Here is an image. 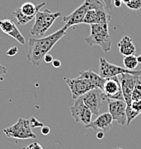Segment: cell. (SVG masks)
Here are the masks:
<instances>
[{
  "mask_svg": "<svg viewBox=\"0 0 141 149\" xmlns=\"http://www.w3.org/2000/svg\"><path fill=\"white\" fill-rule=\"evenodd\" d=\"M68 28L69 27L67 25H64L61 29L43 38H29L27 51V59L29 62L32 63L34 66L40 65L45 55L49 53L50 50L61 38L64 37Z\"/></svg>",
  "mask_w": 141,
  "mask_h": 149,
  "instance_id": "6da1fadb",
  "label": "cell"
},
{
  "mask_svg": "<svg viewBox=\"0 0 141 149\" xmlns=\"http://www.w3.org/2000/svg\"><path fill=\"white\" fill-rule=\"evenodd\" d=\"M109 24H91L90 29L91 33L88 37L85 38V42L89 46H100L104 52H108L111 50L112 38L108 30Z\"/></svg>",
  "mask_w": 141,
  "mask_h": 149,
  "instance_id": "7a4b0ae2",
  "label": "cell"
},
{
  "mask_svg": "<svg viewBox=\"0 0 141 149\" xmlns=\"http://www.w3.org/2000/svg\"><path fill=\"white\" fill-rule=\"evenodd\" d=\"M61 16L60 11L51 12L49 9H40L35 15V22L30 29L32 36H43L50 27L53 25L55 20Z\"/></svg>",
  "mask_w": 141,
  "mask_h": 149,
  "instance_id": "3957f363",
  "label": "cell"
},
{
  "mask_svg": "<svg viewBox=\"0 0 141 149\" xmlns=\"http://www.w3.org/2000/svg\"><path fill=\"white\" fill-rule=\"evenodd\" d=\"M4 134L13 139H36V134L33 133L29 124V119L19 118L16 123L3 129Z\"/></svg>",
  "mask_w": 141,
  "mask_h": 149,
  "instance_id": "277c9868",
  "label": "cell"
},
{
  "mask_svg": "<svg viewBox=\"0 0 141 149\" xmlns=\"http://www.w3.org/2000/svg\"><path fill=\"white\" fill-rule=\"evenodd\" d=\"M121 74H132L141 76V70H129L125 67L109 63L104 57L99 58V75L103 78H110Z\"/></svg>",
  "mask_w": 141,
  "mask_h": 149,
  "instance_id": "5b68a950",
  "label": "cell"
},
{
  "mask_svg": "<svg viewBox=\"0 0 141 149\" xmlns=\"http://www.w3.org/2000/svg\"><path fill=\"white\" fill-rule=\"evenodd\" d=\"M84 104L88 107L94 115L98 116L101 112L102 105L105 101L108 102L107 98L105 97L103 91L100 89H91L86 94L81 96Z\"/></svg>",
  "mask_w": 141,
  "mask_h": 149,
  "instance_id": "8992f818",
  "label": "cell"
},
{
  "mask_svg": "<svg viewBox=\"0 0 141 149\" xmlns=\"http://www.w3.org/2000/svg\"><path fill=\"white\" fill-rule=\"evenodd\" d=\"M64 80L68 87H69L70 91H71L72 98L75 100L77 98L83 96L84 94H86L91 89H94L93 85L87 79L83 78L81 76H78L77 78H67V77H64Z\"/></svg>",
  "mask_w": 141,
  "mask_h": 149,
  "instance_id": "52a82bcc",
  "label": "cell"
},
{
  "mask_svg": "<svg viewBox=\"0 0 141 149\" xmlns=\"http://www.w3.org/2000/svg\"><path fill=\"white\" fill-rule=\"evenodd\" d=\"M70 112H71V115L74 118V120L76 122L82 123L84 126H87L92 121L93 113L91 110L84 104L81 97L75 100V103L70 108Z\"/></svg>",
  "mask_w": 141,
  "mask_h": 149,
  "instance_id": "ba28073f",
  "label": "cell"
},
{
  "mask_svg": "<svg viewBox=\"0 0 141 149\" xmlns=\"http://www.w3.org/2000/svg\"><path fill=\"white\" fill-rule=\"evenodd\" d=\"M120 84H121L122 89V94H123L124 101L126 103L127 107H131V103H132V92L133 89L135 87L136 83L141 81L139 76L132 74H121L119 78Z\"/></svg>",
  "mask_w": 141,
  "mask_h": 149,
  "instance_id": "9c48e42d",
  "label": "cell"
},
{
  "mask_svg": "<svg viewBox=\"0 0 141 149\" xmlns=\"http://www.w3.org/2000/svg\"><path fill=\"white\" fill-rule=\"evenodd\" d=\"M103 93L107 100H124L121 84L117 76L106 78L103 87Z\"/></svg>",
  "mask_w": 141,
  "mask_h": 149,
  "instance_id": "30bf717a",
  "label": "cell"
},
{
  "mask_svg": "<svg viewBox=\"0 0 141 149\" xmlns=\"http://www.w3.org/2000/svg\"><path fill=\"white\" fill-rule=\"evenodd\" d=\"M126 103L124 100H108V112L113 120L117 121L120 125L126 126Z\"/></svg>",
  "mask_w": 141,
  "mask_h": 149,
  "instance_id": "8fae6325",
  "label": "cell"
},
{
  "mask_svg": "<svg viewBox=\"0 0 141 149\" xmlns=\"http://www.w3.org/2000/svg\"><path fill=\"white\" fill-rule=\"evenodd\" d=\"M89 8L90 4L88 3L87 0H85L79 7L75 9L73 12L63 17V21H64L65 25H67L68 27H73L75 25L84 23V18H85L86 12Z\"/></svg>",
  "mask_w": 141,
  "mask_h": 149,
  "instance_id": "7c38bea8",
  "label": "cell"
},
{
  "mask_svg": "<svg viewBox=\"0 0 141 149\" xmlns=\"http://www.w3.org/2000/svg\"><path fill=\"white\" fill-rule=\"evenodd\" d=\"M113 118L109 112H104L102 114H99L97 118L94 121H91L85 128H91L95 130H101L103 132H108L111 129L112 126Z\"/></svg>",
  "mask_w": 141,
  "mask_h": 149,
  "instance_id": "4fadbf2b",
  "label": "cell"
},
{
  "mask_svg": "<svg viewBox=\"0 0 141 149\" xmlns=\"http://www.w3.org/2000/svg\"><path fill=\"white\" fill-rule=\"evenodd\" d=\"M0 29L2 32L6 33L7 35L11 36L12 38H14L15 40L18 41L20 44L24 45L25 44V38L21 34V32L19 31L16 24L10 19H2L0 20Z\"/></svg>",
  "mask_w": 141,
  "mask_h": 149,
  "instance_id": "5bb4252c",
  "label": "cell"
},
{
  "mask_svg": "<svg viewBox=\"0 0 141 149\" xmlns=\"http://www.w3.org/2000/svg\"><path fill=\"white\" fill-rule=\"evenodd\" d=\"M79 76L83 77V78L87 79L90 83L92 84L94 89H100L103 90L104 83H105V78L101 77L99 74H96L95 72H93L91 70H82L80 71Z\"/></svg>",
  "mask_w": 141,
  "mask_h": 149,
  "instance_id": "9a60e30c",
  "label": "cell"
},
{
  "mask_svg": "<svg viewBox=\"0 0 141 149\" xmlns=\"http://www.w3.org/2000/svg\"><path fill=\"white\" fill-rule=\"evenodd\" d=\"M118 49H119L120 54L123 56H127V55H132L135 53L136 47L134 45L133 41L129 36L125 35L121 40L118 43Z\"/></svg>",
  "mask_w": 141,
  "mask_h": 149,
  "instance_id": "2e32d148",
  "label": "cell"
},
{
  "mask_svg": "<svg viewBox=\"0 0 141 149\" xmlns=\"http://www.w3.org/2000/svg\"><path fill=\"white\" fill-rule=\"evenodd\" d=\"M45 5H46L45 2H42V3L38 4V5H35V4H33L32 2H25V3H23L21 5L20 10H21V12L26 16L34 17V16L36 15V13H37L38 11Z\"/></svg>",
  "mask_w": 141,
  "mask_h": 149,
  "instance_id": "e0dca14e",
  "label": "cell"
},
{
  "mask_svg": "<svg viewBox=\"0 0 141 149\" xmlns=\"http://www.w3.org/2000/svg\"><path fill=\"white\" fill-rule=\"evenodd\" d=\"M138 63L139 62H138V60H137V56H135L134 54L127 55V56L123 57L124 67L129 70H135V68L137 67Z\"/></svg>",
  "mask_w": 141,
  "mask_h": 149,
  "instance_id": "ac0fdd59",
  "label": "cell"
},
{
  "mask_svg": "<svg viewBox=\"0 0 141 149\" xmlns=\"http://www.w3.org/2000/svg\"><path fill=\"white\" fill-rule=\"evenodd\" d=\"M12 14L16 18L18 25H26L27 23H29L31 20H33V18H34V17H30V16H26L25 14H23V13L21 12V10H20V8L13 11Z\"/></svg>",
  "mask_w": 141,
  "mask_h": 149,
  "instance_id": "d6986e66",
  "label": "cell"
},
{
  "mask_svg": "<svg viewBox=\"0 0 141 149\" xmlns=\"http://www.w3.org/2000/svg\"><path fill=\"white\" fill-rule=\"evenodd\" d=\"M131 98H132V101H138V100H141V81H139L138 83H136V85L133 89Z\"/></svg>",
  "mask_w": 141,
  "mask_h": 149,
  "instance_id": "ffe728a7",
  "label": "cell"
},
{
  "mask_svg": "<svg viewBox=\"0 0 141 149\" xmlns=\"http://www.w3.org/2000/svg\"><path fill=\"white\" fill-rule=\"evenodd\" d=\"M126 6L132 10H139L141 9V0H130L126 3Z\"/></svg>",
  "mask_w": 141,
  "mask_h": 149,
  "instance_id": "44dd1931",
  "label": "cell"
},
{
  "mask_svg": "<svg viewBox=\"0 0 141 149\" xmlns=\"http://www.w3.org/2000/svg\"><path fill=\"white\" fill-rule=\"evenodd\" d=\"M29 124H30L31 128H36V127H42L43 123L40 122L39 120H37V118L35 117H31L30 119H29Z\"/></svg>",
  "mask_w": 141,
  "mask_h": 149,
  "instance_id": "7402d4cb",
  "label": "cell"
},
{
  "mask_svg": "<svg viewBox=\"0 0 141 149\" xmlns=\"http://www.w3.org/2000/svg\"><path fill=\"white\" fill-rule=\"evenodd\" d=\"M24 149H43L41 144H39L38 142H33V143L29 144L28 146L24 147Z\"/></svg>",
  "mask_w": 141,
  "mask_h": 149,
  "instance_id": "603a6c76",
  "label": "cell"
},
{
  "mask_svg": "<svg viewBox=\"0 0 141 149\" xmlns=\"http://www.w3.org/2000/svg\"><path fill=\"white\" fill-rule=\"evenodd\" d=\"M17 52H18V48L14 46V47L10 48V49H8L6 54H7L8 56H15V55L17 54Z\"/></svg>",
  "mask_w": 141,
  "mask_h": 149,
  "instance_id": "cb8c5ba5",
  "label": "cell"
},
{
  "mask_svg": "<svg viewBox=\"0 0 141 149\" xmlns=\"http://www.w3.org/2000/svg\"><path fill=\"white\" fill-rule=\"evenodd\" d=\"M105 5V7L107 10H111L112 9V4H113V0H102Z\"/></svg>",
  "mask_w": 141,
  "mask_h": 149,
  "instance_id": "d4e9b609",
  "label": "cell"
},
{
  "mask_svg": "<svg viewBox=\"0 0 141 149\" xmlns=\"http://www.w3.org/2000/svg\"><path fill=\"white\" fill-rule=\"evenodd\" d=\"M43 61H44L45 63H52V61H53V56H52L51 54L47 53L44 56V58H43Z\"/></svg>",
  "mask_w": 141,
  "mask_h": 149,
  "instance_id": "484cf974",
  "label": "cell"
},
{
  "mask_svg": "<svg viewBox=\"0 0 141 149\" xmlns=\"http://www.w3.org/2000/svg\"><path fill=\"white\" fill-rule=\"evenodd\" d=\"M6 73H7V69H6V67L0 64V80H3V75L6 74Z\"/></svg>",
  "mask_w": 141,
  "mask_h": 149,
  "instance_id": "4316f807",
  "label": "cell"
},
{
  "mask_svg": "<svg viewBox=\"0 0 141 149\" xmlns=\"http://www.w3.org/2000/svg\"><path fill=\"white\" fill-rule=\"evenodd\" d=\"M41 133L43 135H48L50 133V128L48 127V126L43 125L42 127H41Z\"/></svg>",
  "mask_w": 141,
  "mask_h": 149,
  "instance_id": "83f0119b",
  "label": "cell"
},
{
  "mask_svg": "<svg viewBox=\"0 0 141 149\" xmlns=\"http://www.w3.org/2000/svg\"><path fill=\"white\" fill-rule=\"evenodd\" d=\"M52 65H53L55 68L60 67V66H61V61L59 60V59H53V61H52Z\"/></svg>",
  "mask_w": 141,
  "mask_h": 149,
  "instance_id": "f1b7e54d",
  "label": "cell"
},
{
  "mask_svg": "<svg viewBox=\"0 0 141 149\" xmlns=\"http://www.w3.org/2000/svg\"><path fill=\"white\" fill-rule=\"evenodd\" d=\"M121 4H122L121 0H113V5H114L115 7H120Z\"/></svg>",
  "mask_w": 141,
  "mask_h": 149,
  "instance_id": "f546056e",
  "label": "cell"
},
{
  "mask_svg": "<svg viewBox=\"0 0 141 149\" xmlns=\"http://www.w3.org/2000/svg\"><path fill=\"white\" fill-rule=\"evenodd\" d=\"M104 133H105V132H103V131H101V130H100V131L98 132V133H97V135H96V137L98 139H102V138H104Z\"/></svg>",
  "mask_w": 141,
  "mask_h": 149,
  "instance_id": "4dcf8cb0",
  "label": "cell"
},
{
  "mask_svg": "<svg viewBox=\"0 0 141 149\" xmlns=\"http://www.w3.org/2000/svg\"><path fill=\"white\" fill-rule=\"evenodd\" d=\"M121 1H122V3H125V4H126L127 2H129L130 0H121Z\"/></svg>",
  "mask_w": 141,
  "mask_h": 149,
  "instance_id": "1f68e13d",
  "label": "cell"
},
{
  "mask_svg": "<svg viewBox=\"0 0 141 149\" xmlns=\"http://www.w3.org/2000/svg\"><path fill=\"white\" fill-rule=\"evenodd\" d=\"M137 60H138V62L141 63V55H140V56H138V57H137Z\"/></svg>",
  "mask_w": 141,
  "mask_h": 149,
  "instance_id": "d6a6232c",
  "label": "cell"
},
{
  "mask_svg": "<svg viewBox=\"0 0 141 149\" xmlns=\"http://www.w3.org/2000/svg\"><path fill=\"white\" fill-rule=\"evenodd\" d=\"M117 149H122V148H117Z\"/></svg>",
  "mask_w": 141,
  "mask_h": 149,
  "instance_id": "836d02e7",
  "label": "cell"
},
{
  "mask_svg": "<svg viewBox=\"0 0 141 149\" xmlns=\"http://www.w3.org/2000/svg\"><path fill=\"white\" fill-rule=\"evenodd\" d=\"M21 149H24V147H22V148H21Z\"/></svg>",
  "mask_w": 141,
  "mask_h": 149,
  "instance_id": "e575fe53",
  "label": "cell"
}]
</instances>
